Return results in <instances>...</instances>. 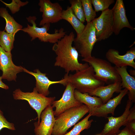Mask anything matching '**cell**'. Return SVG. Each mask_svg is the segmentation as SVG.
<instances>
[{
    "instance_id": "cell-34",
    "label": "cell",
    "mask_w": 135,
    "mask_h": 135,
    "mask_svg": "<svg viewBox=\"0 0 135 135\" xmlns=\"http://www.w3.org/2000/svg\"><path fill=\"white\" fill-rule=\"evenodd\" d=\"M130 74H129L132 76H134L135 75V71L134 70H131L129 71Z\"/></svg>"
},
{
    "instance_id": "cell-20",
    "label": "cell",
    "mask_w": 135,
    "mask_h": 135,
    "mask_svg": "<svg viewBox=\"0 0 135 135\" xmlns=\"http://www.w3.org/2000/svg\"><path fill=\"white\" fill-rule=\"evenodd\" d=\"M74 96L77 100L87 106L89 110L95 107H99L103 104L102 100L99 97L92 96L88 93H82L76 89L74 91Z\"/></svg>"
},
{
    "instance_id": "cell-5",
    "label": "cell",
    "mask_w": 135,
    "mask_h": 135,
    "mask_svg": "<svg viewBox=\"0 0 135 135\" xmlns=\"http://www.w3.org/2000/svg\"><path fill=\"white\" fill-rule=\"evenodd\" d=\"M26 19L28 22L32 24V26L28 24L27 27L22 28L21 30L29 35L32 38L31 41L38 38L41 42L54 44L66 34V32L62 28L59 30L55 29L54 33H49L47 32L50 29V24H45L42 27L39 28L36 26L35 21L36 18L35 16H30Z\"/></svg>"
},
{
    "instance_id": "cell-22",
    "label": "cell",
    "mask_w": 135,
    "mask_h": 135,
    "mask_svg": "<svg viewBox=\"0 0 135 135\" xmlns=\"http://www.w3.org/2000/svg\"><path fill=\"white\" fill-rule=\"evenodd\" d=\"M0 16L3 18L6 22L5 30L8 33L15 34L22 29V26L18 23L8 13L6 8H0Z\"/></svg>"
},
{
    "instance_id": "cell-19",
    "label": "cell",
    "mask_w": 135,
    "mask_h": 135,
    "mask_svg": "<svg viewBox=\"0 0 135 135\" xmlns=\"http://www.w3.org/2000/svg\"><path fill=\"white\" fill-rule=\"evenodd\" d=\"M121 82H116L97 88L89 94L90 96H98L102 100L103 104L110 99L115 92L120 93L122 90Z\"/></svg>"
},
{
    "instance_id": "cell-27",
    "label": "cell",
    "mask_w": 135,
    "mask_h": 135,
    "mask_svg": "<svg viewBox=\"0 0 135 135\" xmlns=\"http://www.w3.org/2000/svg\"><path fill=\"white\" fill-rule=\"evenodd\" d=\"M96 12L102 11L108 8L114 2V0H91Z\"/></svg>"
},
{
    "instance_id": "cell-4",
    "label": "cell",
    "mask_w": 135,
    "mask_h": 135,
    "mask_svg": "<svg viewBox=\"0 0 135 135\" xmlns=\"http://www.w3.org/2000/svg\"><path fill=\"white\" fill-rule=\"evenodd\" d=\"M82 61L93 68L96 77L108 85L121 82V79L115 66L108 61L92 56L83 58Z\"/></svg>"
},
{
    "instance_id": "cell-21",
    "label": "cell",
    "mask_w": 135,
    "mask_h": 135,
    "mask_svg": "<svg viewBox=\"0 0 135 135\" xmlns=\"http://www.w3.org/2000/svg\"><path fill=\"white\" fill-rule=\"evenodd\" d=\"M61 18L62 20H65L70 24L76 32L77 35L82 33L85 26V25L74 15L70 6H68L66 10H63Z\"/></svg>"
},
{
    "instance_id": "cell-12",
    "label": "cell",
    "mask_w": 135,
    "mask_h": 135,
    "mask_svg": "<svg viewBox=\"0 0 135 135\" xmlns=\"http://www.w3.org/2000/svg\"><path fill=\"white\" fill-rule=\"evenodd\" d=\"M107 61L115 65L116 68L129 66L135 69V48H132L123 55H120L118 50L109 49L106 53Z\"/></svg>"
},
{
    "instance_id": "cell-1",
    "label": "cell",
    "mask_w": 135,
    "mask_h": 135,
    "mask_svg": "<svg viewBox=\"0 0 135 135\" xmlns=\"http://www.w3.org/2000/svg\"><path fill=\"white\" fill-rule=\"evenodd\" d=\"M73 32L66 34L56 43L54 44L52 49L56 55L54 66L64 70L66 74L70 72H77L84 69L90 65L87 63H80L78 53L72 46L75 38Z\"/></svg>"
},
{
    "instance_id": "cell-33",
    "label": "cell",
    "mask_w": 135,
    "mask_h": 135,
    "mask_svg": "<svg viewBox=\"0 0 135 135\" xmlns=\"http://www.w3.org/2000/svg\"><path fill=\"white\" fill-rule=\"evenodd\" d=\"M2 79L1 76H0V88L6 90L8 89V86L2 82Z\"/></svg>"
},
{
    "instance_id": "cell-10",
    "label": "cell",
    "mask_w": 135,
    "mask_h": 135,
    "mask_svg": "<svg viewBox=\"0 0 135 135\" xmlns=\"http://www.w3.org/2000/svg\"><path fill=\"white\" fill-rule=\"evenodd\" d=\"M61 98L59 100H54L52 106L55 108L54 116L57 117L66 110L71 108L80 106L83 104L77 100L74 96L75 88L70 82H68Z\"/></svg>"
},
{
    "instance_id": "cell-6",
    "label": "cell",
    "mask_w": 135,
    "mask_h": 135,
    "mask_svg": "<svg viewBox=\"0 0 135 135\" xmlns=\"http://www.w3.org/2000/svg\"><path fill=\"white\" fill-rule=\"evenodd\" d=\"M13 96L16 100H24L27 101L30 106L36 110L37 115L39 124L40 122V117L42 112L48 106L52 105L55 100V97H47L39 93L35 87L31 92H24L20 89L13 92Z\"/></svg>"
},
{
    "instance_id": "cell-26",
    "label": "cell",
    "mask_w": 135,
    "mask_h": 135,
    "mask_svg": "<svg viewBox=\"0 0 135 135\" xmlns=\"http://www.w3.org/2000/svg\"><path fill=\"white\" fill-rule=\"evenodd\" d=\"M85 20L87 23L91 22L96 16V12L93 8L91 0H81Z\"/></svg>"
},
{
    "instance_id": "cell-29",
    "label": "cell",
    "mask_w": 135,
    "mask_h": 135,
    "mask_svg": "<svg viewBox=\"0 0 135 135\" xmlns=\"http://www.w3.org/2000/svg\"><path fill=\"white\" fill-rule=\"evenodd\" d=\"M4 128L12 130H16L14 124L7 121L4 117L3 112L0 110V131Z\"/></svg>"
},
{
    "instance_id": "cell-13",
    "label": "cell",
    "mask_w": 135,
    "mask_h": 135,
    "mask_svg": "<svg viewBox=\"0 0 135 135\" xmlns=\"http://www.w3.org/2000/svg\"><path fill=\"white\" fill-rule=\"evenodd\" d=\"M41 121L39 124L34 123L35 135H52L55 121L54 111L50 105L42 112L40 117Z\"/></svg>"
},
{
    "instance_id": "cell-32",
    "label": "cell",
    "mask_w": 135,
    "mask_h": 135,
    "mask_svg": "<svg viewBox=\"0 0 135 135\" xmlns=\"http://www.w3.org/2000/svg\"><path fill=\"white\" fill-rule=\"evenodd\" d=\"M132 132L135 134V120L126 123L125 126Z\"/></svg>"
},
{
    "instance_id": "cell-28",
    "label": "cell",
    "mask_w": 135,
    "mask_h": 135,
    "mask_svg": "<svg viewBox=\"0 0 135 135\" xmlns=\"http://www.w3.org/2000/svg\"><path fill=\"white\" fill-rule=\"evenodd\" d=\"M0 0L6 7L9 8L12 14H14L18 12L20 10L21 7L26 5L28 3V1L22 2L20 0H12L11 2L8 4L2 0Z\"/></svg>"
},
{
    "instance_id": "cell-9",
    "label": "cell",
    "mask_w": 135,
    "mask_h": 135,
    "mask_svg": "<svg viewBox=\"0 0 135 135\" xmlns=\"http://www.w3.org/2000/svg\"><path fill=\"white\" fill-rule=\"evenodd\" d=\"M38 4L40 7V11L42 13L40 26L56 23L62 20L61 15L63 10L58 3H52L50 0H40Z\"/></svg>"
},
{
    "instance_id": "cell-3",
    "label": "cell",
    "mask_w": 135,
    "mask_h": 135,
    "mask_svg": "<svg viewBox=\"0 0 135 135\" xmlns=\"http://www.w3.org/2000/svg\"><path fill=\"white\" fill-rule=\"evenodd\" d=\"M89 112L88 107L83 104L66 110L55 118L52 135H64Z\"/></svg>"
},
{
    "instance_id": "cell-8",
    "label": "cell",
    "mask_w": 135,
    "mask_h": 135,
    "mask_svg": "<svg viewBox=\"0 0 135 135\" xmlns=\"http://www.w3.org/2000/svg\"><path fill=\"white\" fill-rule=\"evenodd\" d=\"M92 22L96 30L97 42L108 38L114 33V22L112 10L108 9L102 11L98 18Z\"/></svg>"
},
{
    "instance_id": "cell-11",
    "label": "cell",
    "mask_w": 135,
    "mask_h": 135,
    "mask_svg": "<svg viewBox=\"0 0 135 135\" xmlns=\"http://www.w3.org/2000/svg\"><path fill=\"white\" fill-rule=\"evenodd\" d=\"M24 68L15 65L12 61L11 52L6 51L0 46V70L2 72V79L16 81V74L23 71Z\"/></svg>"
},
{
    "instance_id": "cell-31",
    "label": "cell",
    "mask_w": 135,
    "mask_h": 135,
    "mask_svg": "<svg viewBox=\"0 0 135 135\" xmlns=\"http://www.w3.org/2000/svg\"><path fill=\"white\" fill-rule=\"evenodd\" d=\"M115 135H135L126 126L124 128L120 130V132Z\"/></svg>"
},
{
    "instance_id": "cell-14",
    "label": "cell",
    "mask_w": 135,
    "mask_h": 135,
    "mask_svg": "<svg viewBox=\"0 0 135 135\" xmlns=\"http://www.w3.org/2000/svg\"><path fill=\"white\" fill-rule=\"evenodd\" d=\"M132 102L128 100L124 112L120 116L114 117H106L108 120L105 125L104 128L100 133L101 135H115L119 133L120 128L122 126H125Z\"/></svg>"
},
{
    "instance_id": "cell-23",
    "label": "cell",
    "mask_w": 135,
    "mask_h": 135,
    "mask_svg": "<svg viewBox=\"0 0 135 135\" xmlns=\"http://www.w3.org/2000/svg\"><path fill=\"white\" fill-rule=\"evenodd\" d=\"M15 34L0 30V46L5 51L11 52L14 47Z\"/></svg>"
},
{
    "instance_id": "cell-15",
    "label": "cell",
    "mask_w": 135,
    "mask_h": 135,
    "mask_svg": "<svg viewBox=\"0 0 135 135\" xmlns=\"http://www.w3.org/2000/svg\"><path fill=\"white\" fill-rule=\"evenodd\" d=\"M114 22V33L116 35L120 33L123 28H127L133 31L134 28L130 24L126 17L122 0H117L112 9Z\"/></svg>"
},
{
    "instance_id": "cell-18",
    "label": "cell",
    "mask_w": 135,
    "mask_h": 135,
    "mask_svg": "<svg viewBox=\"0 0 135 135\" xmlns=\"http://www.w3.org/2000/svg\"><path fill=\"white\" fill-rule=\"evenodd\" d=\"M121 79L122 88L127 89L128 100L132 103L135 102V78L130 75L127 70V66L120 68L115 67Z\"/></svg>"
},
{
    "instance_id": "cell-16",
    "label": "cell",
    "mask_w": 135,
    "mask_h": 135,
    "mask_svg": "<svg viewBox=\"0 0 135 135\" xmlns=\"http://www.w3.org/2000/svg\"><path fill=\"white\" fill-rule=\"evenodd\" d=\"M128 90L124 88L121 91L119 94L116 96L110 99L106 103L102 104L99 107H95L90 110L89 113L92 116L106 118L108 115L110 114L114 115L116 107L120 104L122 98L128 94Z\"/></svg>"
},
{
    "instance_id": "cell-7",
    "label": "cell",
    "mask_w": 135,
    "mask_h": 135,
    "mask_svg": "<svg viewBox=\"0 0 135 135\" xmlns=\"http://www.w3.org/2000/svg\"><path fill=\"white\" fill-rule=\"evenodd\" d=\"M97 42L95 28L91 22L87 23L82 33L74 38V47L83 58L92 56L94 46Z\"/></svg>"
},
{
    "instance_id": "cell-2",
    "label": "cell",
    "mask_w": 135,
    "mask_h": 135,
    "mask_svg": "<svg viewBox=\"0 0 135 135\" xmlns=\"http://www.w3.org/2000/svg\"><path fill=\"white\" fill-rule=\"evenodd\" d=\"M66 86L70 82L79 92L83 93H90L96 89L104 86L105 83L95 76L93 68L90 66L88 68L76 72L74 74H66L64 78Z\"/></svg>"
},
{
    "instance_id": "cell-24",
    "label": "cell",
    "mask_w": 135,
    "mask_h": 135,
    "mask_svg": "<svg viewBox=\"0 0 135 135\" xmlns=\"http://www.w3.org/2000/svg\"><path fill=\"white\" fill-rule=\"evenodd\" d=\"M91 116V114L89 113L82 120L75 124L71 130L64 135H80V132L82 131L88 129L90 127L93 121L92 119L88 120Z\"/></svg>"
},
{
    "instance_id": "cell-25",
    "label": "cell",
    "mask_w": 135,
    "mask_h": 135,
    "mask_svg": "<svg viewBox=\"0 0 135 135\" xmlns=\"http://www.w3.org/2000/svg\"><path fill=\"white\" fill-rule=\"evenodd\" d=\"M70 6L74 15L83 24L85 22V17L81 0H70Z\"/></svg>"
},
{
    "instance_id": "cell-17",
    "label": "cell",
    "mask_w": 135,
    "mask_h": 135,
    "mask_svg": "<svg viewBox=\"0 0 135 135\" xmlns=\"http://www.w3.org/2000/svg\"><path fill=\"white\" fill-rule=\"evenodd\" d=\"M23 71L34 76L36 80V90L40 94L46 96L50 93L49 88L52 84H60L66 86L65 80L63 78L58 81L50 80L46 76V74L41 72L38 69L34 70V72L29 71L24 68Z\"/></svg>"
},
{
    "instance_id": "cell-30",
    "label": "cell",
    "mask_w": 135,
    "mask_h": 135,
    "mask_svg": "<svg viewBox=\"0 0 135 135\" xmlns=\"http://www.w3.org/2000/svg\"><path fill=\"white\" fill-rule=\"evenodd\" d=\"M134 120H135V106L130 109L127 118L126 123Z\"/></svg>"
},
{
    "instance_id": "cell-35",
    "label": "cell",
    "mask_w": 135,
    "mask_h": 135,
    "mask_svg": "<svg viewBox=\"0 0 135 135\" xmlns=\"http://www.w3.org/2000/svg\"><path fill=\"white\" fill-rule=\"evenodd\" d=\"M100 135V134H97V135Z\"/></svg>"
}]
</instances>
